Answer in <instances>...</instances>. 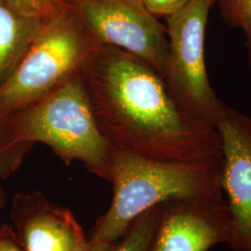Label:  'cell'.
<instances>
[{
	"label": "cell",
	"mask_w": 251,
	"mask_h": 251,
	"mask_svg": "<svg viewBox=\"0 0 251 251\" xmlns=\"http://www.w3.org/2000/svg\"><path fill=\"white\" fill-rule=\"evenodd\" d=\"M100 46L132 54L165 77L169 60L166 26L144 0H63Z\"/></svg>",
	"instance_id": "8992f818"
},
{
	"label": "cell",
	"mask_w": 251,
	"mask_h": 251,
	"mask_svg": "<svg viewBox=\"0 0 251 251\" xmlns=\"http://www.w3.org/2000/svg\"><path fill=\"white\" fill-rule=\"evenodd\" d=\"M225 21L239 27L246 35L248 59L251 66V0H217Z\"/></svg>",
	"instance_id": "4fadbf2b"
},
{
	"label": "cell",
	"mask_w": 251,
	"mask_h": 251,
	"mask_svg": "<svg viewBox=\"0 0 251 251\" xmlns=\"http://www.w3.org/2000/svg\"><path fill=\"white\" fill-rule=\"evenodd\" d=\"M0 251H26L16 232L9 225L0 226Z\"/></svg>",
	"instance_id": "2e32d148"
},
{
	"label": "cell",
	"mask_w": 251,
	"mask_h": 251,
	"mask_svg": "<svg viewBox=\"0 0 251 251\" xmlns=\"http://www.w3.org/2000/svg\"><path fill=\"white\" fill-rule=\"evenodd\" d=\"M222 169L223 157L158 161L116 149L110 179L113 200L94 225L89 239L116 244L139 216L167 202L225 198Z\"/></svg>",
	"instance_id": "7a4b0ae2"
},
{
	"label": "cell",
	"mask_w": 251,
	"mask_h": 251,
	"mask_svg": "<svg viewBox=\"0 0 251 251\" xmlns=\"http://www.w3.org/2000/svg\"><path fill=\"white\" fill-rule=\"evenodd\" d=\"M33 145L19 139L10 117H0V181L18 171Z\"/></svg>",
	"instance_id": "8fae6325"
},
{
	"label": "cell",
	"mask_w": 251,
	"mask_h": 251,
	"mask_svg": "<svg viewBox=\"0 0 251 251\" xmlns=\"http://www.w3.org/2000/svg\"><path fill=\"white\" fill-rule=\"evenodd\" d=\"M19 139L49 146L61 160L80 161L110 182L116 149L100 131L80 73L10 117Z\"/></svg>",
	"instance_id": "3957f363"
},
{
	"label": "cell",
	"mask_w": 251,
	"mask_h": 251,
	"mask_svg": "<svg viewBox=\"0 0 251 251\" xmlns=\"http://www.w3.org/2000/svg\"><path fill=\"white\" fill-rule=\"evenodd\" d=\"M21 13L31 18L46 20L65 5L63 0H8Z\"/></svg>",
	"instance_id": "5bb4252c"
},
{
	"label": "cell",
	"mask_w": 251,
	"mask_h": 251,
	"mask_svg": "<svg viewBox=\"0 0 251 251\" xmlns=\"http://www.w3.org/2000/svg\"><path fill=\"white\" fill-rule=\"evenodd\" d=\"M100 44L69 6L47 19L16 70L0 89V117H10L80 73Z\"/></svg>",
	"instance_id": "277c9868"
},
{
	"label": "cell",
	"mask_w": 251,
	"mask_h": 251,
	"mask_svg": "<svg viewBox=\"0 0 251 251\" xmlns=\"http://www.w3.org/2000/svg\"><path fill=\"white\" fill-rule=\"evenodd\" d=\"M44 22L21 13L8 0H0V89L18 67Z\"/></svg>",
	"instance_id": "30bf717a"
},
{
	"label": "cell",
	"mask_w": 251,
	"mask_h": 251,
	"mask_svg": "<svg viewBox=\"0 0 251 251\" xmlns=\"http://www.w3.org/2000/svg\"><path fill=\"white\" fill-rule=\"evenodd\" d=\"M160 213L161 205L153 206L139 216L110 251H149Z\"/></svg>",
	"instance_id": "7c38bea8"
},
{
	"label": "cell",
	"mask_w": 251,
	"mask_h": 251,
	"mask_svg": "<svg viewBox=\"0 0 251 251\" xmlns=\"http://www.w3.org/2000/svg\"><path fill=\"white\" fill-rule=\"evenodd\" d=\"M10 217L26 251H83L89 242L72 211L39 191L16 194Z\"/></svg>",
	"instance_id": "9c48e42d"
},
{
	"label": "cell",
	"mask_w": 251,
	"mask_h": 251,
	"mask_svg": "<svg viewBox=\"0 0 251 251\" xmlns=\"http://www.w3.org/2000/svg\"><path fill=\"white\" fill-rule=\"evenodd\" d=\"M147 9L156 17L168 18L185 7L191 0H144Z\"/></svg>",
	"instance_id": "9a60e30c"
},
{
	"label": "cell",
	"mask_w": 251,
	"mask_h": 251,
	"mask_svg": "<svg viewBox=\"0 0 251 251\" xmlns=\"http://www.w3.org/2000/svg\"><path fill=\"white\" fill-rule=\"evenodd\" d=\"M114 246H115V244L95 242V241H91L89 239L88 245L83 251H110Z\"/></svg>",
	"instance_id": "e0dca14e"
},
{
	"label": "cell",
	"mask_w": 251,
	"mask_h": 251,
	"mask_svg": "<svg viewBox=\"0 0 251 251\" xmlns=\"http://www.w3.org/2000/svg\"><path fill=\"white\" fill-rule=\"evenodd\" d=\"M216 129L223 145L222 186L235 228L234 251H251V117L225 106Z\"/></svg>",
	"instance_id": "ba28073f"
},
{
	"label": "cell",
	"mask_w": 251,
	"mask_h": 251,
	"mask_svg": "<svg viewBox=\"0 0 251 251\" xmlns=\"http://www.w3.org/2000/svg\"><path fill=\"white\" fill-rule=\"evenodd\" d=\"M217 0H191L166 18L169 60L164 80L172 97L198 122L216 128L226 104L208 80L205 35L208 13Z\"/></svg>",
	"instance_id": "5b68a950"
},
{
	"label": "cell",
	"mask_w": 251,
	"mask_h": 251,
	"mask_svg": "<svg viewBox=\"0 0 251 251\" xmlns=\"http://www.w3.org/2000/svg\"><path fill=\"white\" fill-rule=\"evenodd\" d=\"M235 241L225 198L176 200L162 204L149 251H207L219 244L233 250Z\"/></svg>",
	"instance_id": "52a82bcc"
},
{
	"label": "cell",
	"mask_w": 251,
	"mask_h": 251,
	"mask_svg": "<svg viewBox=\"0 0 251 251\" xmlns=\"http://www.w3.org/2000/svg\"><path fill=\"white\" fill-rule=\"evenodd\" d=\"M80 75L100 131L115 149L158 161L223 157L217 129L188 115L161 75L138 57L100 46Z\"/></svg>",
	"instance_id": "6da1fadb"
},
{
	"label": "cell",
	"mask_w": 251,
	"mask_h": 251,
	"mask_svg": "<svg viewBox=\"0 0 251 251\" xmlns=\"http://www.w3.org/2000/svg\"><path fill=\"white\" fill-rule=\"evenodd\" d=\"M6 205V194L4 192V189L1 185V181H0V210Z\"/></svg>",
	"instance_id": "ac0fdd59"
}]
</instances>
